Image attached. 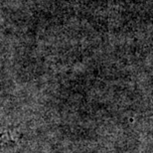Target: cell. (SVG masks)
Segmentation results:
<instances>
[{"label":"cell","instance_id":"6da1fadb","mask_svg":"<svg viewBox=\"0 0 153 153\" xmlns=\"http://www.w3.org/2000/svg\"><path fill=\"white\" fill-rule=\"evenodd\" d=\"M1 137H2V134H0V138H1Z\"/></svg>","mask_w":153,"mask_h":153}]
</instances>
